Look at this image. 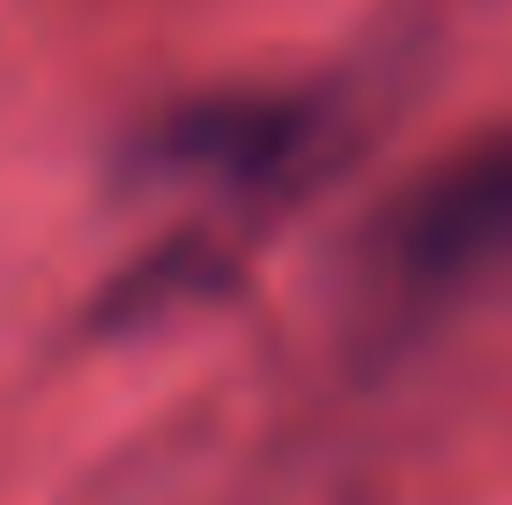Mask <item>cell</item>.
Returning a JSON list of instances; mask_svg holds the SVG:
<instances>
[{
	"mask_svg": "<svg viewBox=\"0 0 512 505\" xmlns=\"http://www.w3.org/2000/svg\"><path fill=\"white\" fill-rule=\"evenodd\" d=\"M498 283H512V127L438 156L357 223L342 260L349 335L409 350Z\"/></svg>",
	"mask_w": 512,
	"mask_h": 505,
	"instance_id": "obj_1",
	"label": "cell"
},
{
	"mask_svg": "<svg viewBox=\"0 0 512 505\" xmlns=\"http://www.w3.org/2000/svg\"><path fill=\"white\" fill-rule=\"evenodd\" d=\"M349 104L342 90L297 82V90H201L171 112H156L149 127L127 134L119 149V179L134 194L156 186H201L238 208H268L305 194V179L334 156Z\"/></svg>",
	"mask_w": 512,
	"mask_h": 505,
	"instance_id": "obj_2",
	"label": "cell"
},
{
	"mask_svg": "<svg viewBox=\"0 0 512 505\" xmlns=\"http://www.w3.org/2000/svg\"><path fill=\"white\" fill-rule=\"evenodd\" d=\"M245 283V260L223 231H179L156 238L149 253H134L119 275H104V290L82 312V335L90 342H134L156 327H179L193 312L231 305Z\"/></svg>",
	"mask_w": 512,
	"mask_h": 505,
	"instance_id": "obj_3",
	"label": "cell"
}]
</instances>
